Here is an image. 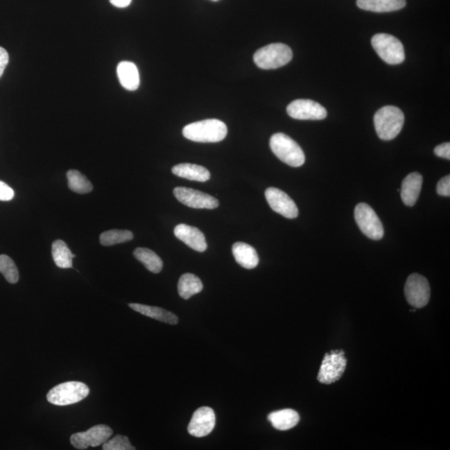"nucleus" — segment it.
<instances>
[{
    "mask_svg": "<svg viewBox=\"0 0 450 450\" xmlns=\"http://www.w3.org/2000/svg\"><path fill=\"white\" fill-rule=\"evenodd\" d=\"M357 6L361 10L387 13L402 10L406 6V0H357Z\"/></svg>",
    "mask_w": 450,
    "mask_h": 450,
    "instance_id": "obj_19",
    "label": "nucleus"
},
{
    "mask_svg": "<svg viewBox=\"0 0 450 450\" xmlns=\"http://www.w3.org/2000/svg\"><path fill=\"white\" fill-rule=\"evenodd\" d=\"M110 1L114 6L123 9V8L129 6L132 0H110Z\"/></svg>",
    "mask_w": 450,
    "mask_h": 450,
    "instance_id": "obj_34",
    "label": "nucleus"
},
{
    "mask_svg": "<svg viewBox=\"0 0 450 450\" xmlns=\"http://www.w3.org/2000/svg\"><path fill=\"white\" fill-rule=\"evenodd\" d=\"M202 290H203V283L199 277L193 274L183 275L178 283V292L184 300L191 298L192 296L199 294Z\"/></svg>",
    "mask_w": 450,
    "mask_h": 450,
    "instance_id": "obj_23",
    "label": "nucleus"
},
{
    "mask_svg": "<svg viewBox=\"0 0 450 450\" xmlns=\"http://www.w3.org/2000/svg\"><path fill=\"white\" fill-rule=\"evenodd\" d=\"M438 195L444 197L450 196V176L447 175L441 179L437 184Z\"/></svg>",
    "mask_w": 450,
    "mask_h": 450,
    "instance_id": "obj_30",
    "label": "nucleus"
},
{
    "mask_svg": "<svg viewBox=\"0 0 450 450\" xmlns=\"http://www.w3.org/2000/svg\"><path fill=\"white\" fill-rule=\"evenodd\" d=\"M173 175L189 180L206 182L210 179V173L207 168L200 165L193 164H180L172 168Z\"/></svg>",
    "mask_w": 450,
    "mask_h": 450,
    "instance_id": "obj_22",
    "label": "nucleus"
},
{
    "mask_svg": "<svg viewBox=\"0 0 450 450\" xmlns=\"http://www.w3.org/2000/svg\"><path fill=\"white\" fill-rule=\"evenodd\" d=\"M9 53H8L5 49L0 47V78H1L3 72H5L7 65L9 64Z\"/></svg>",
    "mask_w": 450,
    "mask_h": 450,
    "instance_id": "obj_33",
    "label": "nucleus"
},
{
    "mask_svg": "<svg viewBox=\"0 0 450 450\" xmlns=\"http://www.w3.org/2000/svg\"><path fill=\"white\" fill-rule=\"evenodd\" d=\"M212 1H218V0H212Z\"/></svg>",
    "mask_w": 450,
    "mask_h": 450,
    "instance_id": "obj_35",
    "label": "nucleus"
},
{
    "mask_svg": "<svg viewBox=\"0 0 450 450\" xmlns=\"http://www.w3.org/2000/svg\"><path fill=\"white\" fill-rule=\"evenodd\" d=\"M173 195L180 203L193 209H214L220 205L216 198L193 189L177 187L173 189Z\"/></svg>",
    "mask_w": 450,
    "mask_h": 450,
    "instance_id": "obj_11",
    "label": "nucleus"
},
{
    "mask_svg": "<svg viewBox=\"0 0 450 450\" xmlns=\"http://www.w3.org/2000/svg\"><path fill=\"white\" fill-rule=\"evenodd\" d=\"M272 152L284 164L291 167H300L305 162V155L298 144L288 135L278 133L270 139Z\"/></svg>",
    "mask_w": 450,
    "mask_h": 450,
    "instance_id": "obj_3",
    "label": "nucleus"
},
{
    "mask_svg": "<svg viewBox=\"0 0 450 450\" xmlns=\"http://www.w3.org/2000/svg\"><path fill=\"white\" fill-rule=\"evenodd\" d=\"M113 435L112 429L108 425L98 424L85 432L76 433L70 437V443L77 449L97 447L105 444Z\"/></svg>",
    "mask_w": 450,
    "mask_h": 450,
    "instance_id": "obj_9",
    "label": "nucleus"
},
{
    "mask_svg": "<svg viewBox=\"0 0 450 450\" xmlns=\"http://www.w3.org/2000/svg\"><path fill=\"white\" fill-rule=\"evenodd\" d=\"M134 238L133 233L129 230H112L105 231L101 235V243L104 246H112L131 241Z\"/></svg>",
    "mask_w": 450,
    "mask_h": 450,
    "instance_id": "obj_27",
    "label": "nucleus"
},
{
    "mask_svg": "<svg viewBox=\"0 0 450 450\" xmlns=\"http://www.w3.org/2000/svg\"><path fill=\"white\" fill-rule=\"evenodd\" d=\"M347 359L343 350H334L326 354L322 362L318 381L324 385L336 383L345 373Z\"/></svg>",
    "mask_w": 450,
    "mask_h": 450,
    "instance_id": "obj_8",
    "label": "nucleus"
},
{
    "mask_svg": "<svg viewBox=\"0 0 450 450\" xmlns=\"http://www.w3.org/2000/svg\"><path fill=\"white\" fill-rule=\"evenodd\" d=\"M52 256L56 266L60 268H72V260L76 254L70 251L67 243L60 239L53 243Z\"/></svg>",
    "mask_w": 450,
    "mask_h": 450,
    "instance_id": "obj_25",
    "label": "nucleus"
},
{
    "mask_svg": "<svg viewBox=\"0 0 450 450\" xmlns=\"http://www.w3.org/2000/svg\"><path fill=\"white\" fill-rule=\"evenodd\" d=\"M0 273L5 276L7 282L10 284H16L19 282L18 268L15 266L13 259L6 254L0 255Z\"/></svg>",
    "mask_w": 450,
    "mask_h": 450,
    "instance_id": "obj_28",
    "label": "nucleus"
},
{
    "mask_svg": "<svg viewBox=\"0 0 450 450\" xmlns=\"http://www.w3.org/2000/svg\"><path fill=\"white\" fill-rule=\"evenodd\" d=\"M422 183L423 178L419 173H411L406 177L402 183L401 191H400L404 205L410 206V207L415 205L419 199Z\"/></svg>",
    "mask_w": 450,
    "mask_h": 450,
    "instance_id": "obj_16",
    "label": "nucleus"
},
{
    "mask_svg": "<svg viewBox=\"0 0 450 450\" xmlns=\"http://www.w3.org/2000/svg\"><path fill=\"white\" fill-rule=\"evenodd\" d=\"M287 113L300 121H321L327 117V110L319 103L311 100H297L287 107Z\"/></svg>",
    "mask_w": 450,
    "mask_h": 450,
    "instance_id": "obj_12",
    "label": "nucleus"
},
{
    "mask_svg": "<svg viewBox=\"0 0 450 450\" xmlns=\"http://www.w3.org/2000/svg\"><path fill=\"white\" fill-rule=\"evenodd\" d=\"M173 233L177 239L193 250L202 253L207 250L208 245L205 234L196 227L181 224L175 227Z\"/></svg>",
    "mask_w": 450,
    "mask_h": 450,
    "instance_id": "obj_15",
    "label": "nucleus"
},
{
    "mask_svg": "<svg viewBox=\"0 0 450 450\" xmlns=\"http://www.w3.org/2000/svg\"><path fill=\"white\" fill-rule=\"evenodd\" d=\"M104 450H135V447L130 444L129 438L118 435L112 440H107L103 444Z\"/></svg>",
    "mask_w": 450,
    "mask_h": 450,
    "instance_id": "obj_29",
    "label": "nucleus"
},
{
    "mask_svg": "<svg viewBox=\"0 0 450 450\" xmlns=\"http://www.w3.org/2000/svg\"><path fill=\"white\" fill-rule=\"evenodd\" d=\"M89 394V388L85 383L70 381L53 387L47 395V400L57 406H67L80 402Z\"/></svg>",
    "mask_w": 450,
    "mask_h": 450,
    "instance_id": "obj_5",
    "label": "nucleus"
},
{
    "mask_svg": "<svg viewBox=\"0 0 450 450\" xmlns=\"http://www.w3.org/2000/svg\"><path fill=\"white\" fill-rule=\"evenodd\" d=\"M268 204L275 212L287 218H295L299 216V209L287 193L276 188H268L266 191Z\"/></svg>",
    "mask_w": 450,
    "mask_h": 450,
    "instance_id": "obj_13",
    "label": "nucleus"
},
{
    "mask_svg": "<svg viewBox=\"0 0 450 450\" xmlns=\"http://www.w3.org/2000/svg\"><path fill=\"white\" fill-rule=\"evenodd\" d=\"M232 251L234 257L239 266L247 270L257 267L259 259L254 247L245 243L237 242L233 245Z\"/></svg>",
    "mask_w": 450,
    "mask_h": 450,
    "instance_id": "obj_18",
    "label": "nucleus"
},
{
    "mask_svg": "<svg viewBox=\"0 0 450 450\" xmlns=\"http://www.w3.org/2000/svg\"><path fill=\"white\" fill-rule=\"evenodd\" d=\"M404 293L408 304L416 309L424 307L431 298L428 280L418 274H413L408 278Z\"/></svg>",
    "mask_w": 450,
    "mask_h": 450,
    "instance_id": "obj_10",
    "label": "nucleus"
},
{
    "mask_svg": "<svg viewBox=\"0 0 450 450\" xmlns=\"http://www.w3.org/2000/svg\"><path fill=\"white\" fill-rule=\"evenodd\" d=\"M354 218L359 230L367 237L374 241H379L383 238L385 230L382 223L369 205L365 203L357 205L354 209Z\"/></svg>",
    "mask_w": 450,
    "mask_h": 450,
    "instance_id": "obj_7",
    "label": "nucleus"
},
{
    "mask_svg": "<svg viewBox=\"0 0 450 450\" xmlns=\"http://www.w3.org/2000/svg\"><path fill=\"white\" fill-rule=\"evenodd\" d=\"M227 134L228 129L225 123L216 119L189 123L183 130L185 138L199 143L220 142Z\"/></svg>",
    "mask_w": 450,
    "mask_h": 450,
    "instance_id": "obj_1",
    "label": "nucleus"
},
{
    "mask_svg": "<svg viewBox=\"0 0 450 450\" xmlns=\"http://www.w3.org/2000/svg\"><path fill=\"white\" fill-rule=\"evenodd\" d=\"M268 419L274 428L284 431L295 427L299 424L300 415L295 410L286 408V410L270 413Z\"/></svg>",
    "mask_w": 450,
    "mask_h": 450,
    "instance_id": "obj_21",
    "label": "nucleus"
},
{
    "mask_svg": "<svg viewBox=\"0 0 450 450\" xmlns=\"http://www.w3.org/2000/svg\"><path fill=\"white\" fill-rule=\"evenodd\" d=\"M134 256L152 273L159 274L162 270V259L154 251L146 249V248H137L134 251Z\"/></svg>",
    "mask_w": 450,
    "mask_h": 450,
    "instance_id": "obj_24",
    "label": "nucleus"
},
{
    "mask_svg": "<svg viewBox=\"0 0 450 450\" xmlns=\"http://www.w3.org/2000/svg\"><path fill=\"white\" fill-rule=\"evenodd\" d=\"M293 52L288 45L270 44L258 49L254 55V61L262 69H275L283 67L292 60Z\"/></svg>",
    "mask_w": 450,
    "mask_h": 450,
    "instance_id": "obj_4",
    "label": "nucleus"
},
{
    "mask_svg": "<svg viewBox=\"0 0 450 450\" xmlns=\"http://www.w3.org/2000/svg\"><path fill=\"white\" fill-rule=\"evenodd\" d=\"M371 43L378 55L387 64H399L406 60L404 45L393 35H375Z\"/></svg>",
    "mask_w": 450,
    "mask_h": 450,
    "instance_id": "obj_6",
    "label": "nucleus"
},
{
    "mask_svg": "<svg viewBox=\"0 0 450 450\" xmlns=\"http://www.w3.org/2000/svg\"><path fill=\"white\" fill-rule=\"evenodd\" d=\"M117 74L119 82L123 88L130 92H135L139 87V73L134 63L129 61H122L117 67Z\"/></svg>",
    "mask_w": 450,
    "mask_h": 450,
    "instance_id": "obj_17",
    "label": "nucleus"
},
{
    "mask_svg": "<svg viewBox=\"0 0 450 450\" xmlns=\"http://www.w3.org/2000/svg\"><path fill=\"white\" fill-rule=\"evenodd\" d=\"M14 189L0 180V201H10L14 199Z\"/></svg>",
    "mask_w": 450,
    "mask_h": 450,
    "instance_id": "obj_31",
    "label": "nucleus"
},
{
    "mask_svg": "<svg viewBox=\"0 0 450 450\" xmlns=\"http://www.w3.org/2000/svg\"><path fill=\"white\" fill-rule=\"evenodd\" d=\"M435 154L438 157H441V158H444L449 160L450 159V144L448 142L438 146L435 148Z\"/></svg>",
    "mask_w": 450,
    "mask_h": 450,
    "instance_id": "obj_32",
    "label": "nucleus"
},
{
    "mask_svg": "<svg viewBox=\"0 0 450 450\" xmlns=\"http://www.w3.org/2000/svg\"><path fill=\"white\" fill-rule=\"evenodd\" d=\"M379 139L389 141L397 137L404 123V115L397 107L388 105L379 110L374 118Z\"/></svg>",
    "mask_w": 450,
    "mask_h": 450,
    "instance_id": "obj_2",
    "label": "nucleus"
},
{
    "mask_svg": "<svg viewBox=\"0 0 450 450\" xmlns=\"http://www.w3.org/2000/svg\"><path fill=\"white\" fill-rule=\"evenodd\" d=\"M216 417L214 411L209 407H201L193 413L188 426L189 435L197 438L209 435L216 427Z\"/></svg>",
    "mask_w": 450,
    "mask_h": 450,
    "instance_id": "obj_14",
    "label": "nucleus"
},
{
    "mask_svg": "<svg viewBox=\"0 0 450 450\" xmlns=\"http://www.w3.org/2000/svg\"><path fill=\"white\" fill-rule=\"evenodd\" d=\"M69 188L77 193H89L93 191V185L80 171H69L67 173Z\"/></svg>",
    "mask_w": 450,
    "mask_h": 450,
    "instance_id": "obj_26",
    "label": "nucleus"
},
{
    "mask_svg": "<svg viewBox=\"0 0 450 450\" xmlns=\"http://www.w3.org/2000/svg\"><path fill=\"white\" fill-rule=\"evenodd\" d=\"M129 306L133 311L141 313L144 316L163 322V323L172 325L179 323V319H178L175 313L165 311L164 309L148 306V305L141 304H130Z\"/></svg>",
    "mask_w": 450,
    "mask_h": 450,
    "instance_id": "obj_20",
    "label": "nucleus"
}]
</instances>
